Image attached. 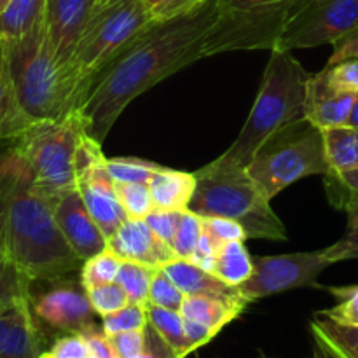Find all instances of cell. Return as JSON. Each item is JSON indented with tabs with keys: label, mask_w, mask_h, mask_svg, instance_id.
I'll use <instances>...</instances> for the list:
<instances>
[{
	"label": "cell",
	"mask_w": 358,
	"mask_h": 358,
	"mask_svg": "<svg viewBox=\"0 0 358 358\" xmlns=\"http://www.w3.org/2000/svg\"><path fill=\"white\" fill-rule=\"evenodd\" d=\"M121 264L122 259L115 255L110 248L93 255L91 259L84 261L83 268H80V285L90 290L96 285L115 282Z\"/></svg>",
	"instance_id": "f546056e"
},
{
	"label": "cell",
	"mask_w": 358,
	"mask_h": 358,
	"mask_svg": "<svg viewBox=\"0 0 358 358\" xmlns=\"http://www.w3.org/2000/svg\"><path fill=\"white\" fill-rule=\"evenodd\" d=\"M103 2L105 0H45L44 30L49 51L63 72L76 83L77 93H79V84L73 73L77 45L87 23ZM80 107H83V98H80Z\"/></svg>",
	"instance_id": "7c38bea8"
},
{
	"label": "cell",
	"mask_w": 358,
	"mask_h": 358,
	"mask_svg": "<svg viewBox=\"0 0 358 358\" xmlns=\"http://www.w3.org/2000/svg\"><path fill=\"white\" fill-rule=\"evenodd\" d=\"M182 212H184V210H182ZM178 219H180V212L154 208L143 220L149 224V227L154 231V234H156L159 240H163L164 243H168L171 247L175 238V231H177L178 226Z\"/></svg>",
	"instance_id": "b9f144b4"
},
{
	"label": "cell",
	"mask_w": 358,
	"mask_h": 358,
	"mask_svg": "<svg viewBox=\"0 0 358 358\" xmlns=\"http://www.w3.org/2000/svg\"><path fill=\"white\" fill-rule=\"evenodd\" d=\"M7 145L31 187L51 203L77 191L80 173L103 154L101 143L87 135L80 110L58 121L31 122Z\"/></svg>",
	"instance_id": "3957f363"
},
{
	"label": "cell",
	"mask_w": 358,
	"mask_h": 358,
	"mask_svg": "<svg viewBox=\"0 0 358 358\" xmlns=\"http://www.w3.org/2000/svg\"><path fill=\"white\" fill-rule=\"evenodd\" d=\"M332 264L336 262L329 248L271 257H254L252 276L236 289L248 303L301 287L320 289L317 282L318 276Z\"/></svg>",
	"instance_id": "8fae6325"
},
{
	"label": "cell",
	"mask_w": 358,
	"mask_h": 358,
	"mask_svg": "<svg viewBox=\"0 0 358 358\" xmlns=\"http://www.w3.org/2000/svg\"><path fill=\"white\" fill-rule=\"evenodd\" d=\"M247 299H219L210 296H185L182 304V317L206 325L215 334H219L226 325L236 320L245 308L248 306Z\"/></svg>",
	"instance_id": "44dd1931"
},
{
	"label": "cell",
	"mask_w": 358,
	"mask_h": 358,
	"mask_svg": "<svg viewBox=\"0 0 358 358\" xmlns=\"http://www.w3.org/2000/svg\"><path fill=\"white\" fill-rule=\"evenodd\" d=\"M210 0H147L154 20H170L180 14L191 13L205 6Z\"/></svg>",
	"instance_id": "7bdbcfd3"
},
{
	"label": "cell",
	"mask_w": 358,
	"mask_h": 358,
	"mask_svg": "<svg viewBox=\"0 0 358 358\" xmlns=\"http://www.w3.org/2000/svg\"><path fill=\"white\" fill-rule=\"evenodd\" d=\"M325 150L331 171H346L358 168V128L341 126L324 131Z\"/></svg>",
	"instance_id": "d4e9b609"
},
{
	"label": "cell",
	"mask_w": 358,
	"mask_h": 358,
	"mask_svg": "<svg viewBox=\"0 0 358 358\" xmlns=\"http://www.w3.org/2000/svg\"><path fill=\"white\" fill-rule=\"evenodd\" d=\"M108 175L114 182H131V184H149L154 175L161 170V164L138 157H114L105 161Z\"/></svg>",
	"instance_id": "4dcf8cb0"
},
{
	"label": "cell",
	"mask_w": 358,
	"mask_h": 358,
	"mask_svg": "<svg viewBox=\"0 0 358 358\" xmlns=\"http://www.w3.org/2000/svg\"><path fill=\"white\" fill-rule=\"evenodd\" d=\"M297 2L252 9H220L219 17L203 38V58L245 49L275 51Z\"/></svg>",
	"instance_id": "9c48e42d"
},
{
	"label": "cell",
	"mask_w": 358,
	"mask_h": 358,
	"mask_svg": "<svg viewBox=\"0 0 358 358\" xmlns=\"http://www.w3.org/2000/svg\"><path fill=\"white\" fill-rule=\"evenodd\" d=\"M6 254V248H3V236H2V226H0V255Z\"/></svg>",
	"instance_id": "db71d44e"
},
{
	"label": "cell",
	"mask_w": 358,
	"mask_h": 358,
	"mask_svg": "<svg viewBox=\"0 0 358 358\" xmlns=\"http://www.w3.org/2000/svg\"><path fill=\"white\" fill-rule=\"evenodd\" d=\"M45 0H10L0 13V42L23 37L44 21Z\"/></svg>",
	"instance_id": "603a6c76"
},
{
	"label": "cell",
	"mask_w": 358,
	"mask_h": 358,
	"mask_svg": "<svg viewBox=\"0 0 358 358\" xmlns=\"http://www.w3.org/2000/svg\"><path fill=\"white\" fill-rule=\"evenodd\" d=\"M52 210L63 236L80 261H87L93 255L107 250V236L90 215L79 191L69 192L52 201Z\"/></svg>",
	"instance_id": "9a60e30c"
},
{
	"label": "cell",
	"mask_w": 358,
	"mask_h": 358,
	"mask_svg": "<svg viewBox=\"0 0 358 358\" xmlns=\"http://www.w3.org/2000/svg\"><path fill=\"white\" fill-rule=\"evenodd\" d=\"M201 236H203L201 217H199L198 213L191 212V210H184V212H180V219H178L177 231H175L171 250L175 252L177 259L191 261V257L194 255L196 247H198Z\"/></svg>",
	"instance_id": "d6a6232c"
},
{
	"label": "cell",
	"mask_w": 358,
	"mask_h": 358,
	"mask_svg": "<svg viewBox=\"0 0 358 358\" xmlns=\"http://www.w3.org/2000/svg\"><path fill=\"white\" fill-rule=\"evenodd\" d=\"M254 271V257L248 254L245 241H229L219 247L213 275L231 287H240Z\"/></svg>",
	"instance_id": "cb8c5ba5"
},
{
	"label": "cell",
	"mask_w": 358,
	"mask_h": 358,
	"mask_svg": "<svg viewBox=\"0 0 358 358\" xmlns=\"http://www.w3.org/2000/svg\"><path fill=\"white\" fill-rule=\"evenodd\" d=\"M147 317H149V324L175 350L178 358L191 355V346H189L187 336H185L184 317H182L180 311L164 310V308L149 304L147 306Z\"/></svg>",
	"instance_id": "484cf974"
},
{
	"label": "cell",
	"mask_w": 358,
	"mask_h": 358,
	"mask_svg": "<svg viewBox=\"0 0 358 358\" xmlns=\"http://www.w3.org/2000/svg\"><path fill=\"white\" fill-rule=\"evenodd\" d=\"M355 98L357 94L339 93L334 87L329 86L324 72L311 73L306 86L304 119L313 122L322 131L348 126Z\"/></svg>",
	"instance_id": "ac0fdd59"
},
{
	"label": "cell",
	"mask_w": 358,
	"mask_h": 358,
	"mask_svg": "<svg viewBox=\"0 0 358 358\" xmlns=\"http://www.w3.org/2000/svg\"><path fill=\"white\" fill-rule=\"evenodd\" d=\"M31 122L21 112L10 86L9 76L0 59V142H9L16 138Z\"/></svg>",
	"instance_id": "4316f807"
},
{
	"label": "cell",
	"mask_w": 358,
	"mask_h": 358,
	"mask_svg": "<svg viewBox=\"0 0 358 358\" xmlns=\"http://www.w3.org/2000/svg\"><path fill=\"white\" fill-rule=\"evenodd\" d=\"M325 177V189H327V198L332 206L338 208L343 198L348 194H358V168H352L346 171H329Z\"/></svg>",
	"instance_id": "60d3db41"
},
{
	"label": "cell",
	"mask_w": 358,
	"mask_h": 358,
	"mask_svg": "<svg viewBox=\"0 0 358 358\" xmlns=\"http://www.w3.org/2000/svg\"><path fill=\"white\" fill-rule=\"evenodd\" d=\"M338 208L345 210L348 215V229L338 243L329 247V252L334 262L358 259V194L345 196Z\"/></svg>",
	"instance_id": "1f68e13d"
},
{
	"label": "cell",
	"mask_w": 358,
	"mask_h": 358,
	"mask_svg": "<svg viewBox=\"0 0 358 358\" xmlns=\"http://www.w3.org/2000/svg\"><path fill=\"white\" fill-rule=\"evenodd\" d=\"M147 325H149L147 308L133 303L114 311V313L101 317V327L107 336L119 334V332L145 331Z\"/></svg>",
	"instance_id": "e575fe53"
},
{
	"label": "cell",
	"mask_w": 358,
	"mask_h": 358,
	"mask_svg": "<svg viewBox=\"0 0 358 358\" xmlns=\"http://www.w3.org/2000/svg\"><path fill=\"white\" fill-rule=\"evenodd\" d=\"M310 331L324 358H358V327L338 324L317 313L310 322Z\"/></svg>",
	"instance_id": "7402d4cb"
},
{
	"label": "cell",
	"mask_w": 358,
	"mask_h": 358,
	"mask_svg": "<svg viewBox=\"0 0 358 358\" xmlns=\"http://www.w3.org/2000/svg\"><path fill=\"white\" fill-rule=\"evenodd\" d=\"M117 358H140L145 346V331L119 332L108 336Z\"/></svg>",
	"instance_id": "ee69618b"
},
{
	"label": "cell",
	"mask_w": 358,
	"mask_h": 358,
	"mask_svg": "<svg viewBox=\"0 0 358 358\" xmlns=\"http://www.w3.org/2000/svg\"><path fill=\"white\" fill-rule=\"evenodd\" d=\"M49 352L55 358H91L90 346L80 334H65L55 341Z\"/></svg>",
	"instance_id": "f6af8a7d"
},
{
	"label": "cell",
	"mask_w": 358,
	"mask_h": 358,
	"mask_svg": "<svg viewBox=\"0 0 358 358\" xmlns=\"http://www.w3.org/2000/svg\"><path fill=\"white\" fill-rule=\"evenodd\" d=\"M31 282L7 254L0 255V313L24 299H31Z\"/></svg>",
	"instance_id": "83f0119b"
},
{
	"label": "cell",
	"mask_w": 358,
	"mask_h": 358,
	"mask_svg": "<svg viewBox=\"0 0 358 358\" xmlns=\"http://www.w3.org/2000/svg\"><path fill=\"white\" fill-rule=\"evenodd\" d=\"M37 320L65 334H83L94 325V310L86 289L77 283H58L41 296H31Z\"/></svg>",
	"instance_id": "4fadbf2b"
},
{
	"label": "cell",
	"mask_w": 358,
	"mask_h": 358,
	"mask_svg": "<svg viewBox=\"0 0 358 358\" xmlns=\"http://www.w3.org/2000/svg\"><path fill=\"white\" fill-rule=\"evenodd\" d=\"M203 220V233L217 245L222 247L229 241H245L248 240L247 231L236 220L224 219V217H201Z\"/></svg>",
	"instance_id": "ab89813d"
},
{
	"label": "cell",
	"mask_w": 358,
	"mask_h": 358,
	"mask_svg": "<svg viewBox=\"0 0 358 358\" xmlns=\"http://www.w3.org/2000/svg\"><path fill=\"white\" fill-rule=\"evenodd\" d=\"M86 292L94 313L100 315V317L114 313V311L121 310V308L129 304L128 294H126V290L117 282L96 285L93 289L86 290Z\"/></svg>",
	"instance_id": "74e56055"
},
{
	"label": "cell",
	"mask_w": 358,
	"mask_h": 358,
	"mask_svg": "<svg viewBox=\"0 0 358 358\" xmlns=\"http://www.w3.org/2000/svg\"><path fill=\"white\" fill-rule=\"evenodd\" d=\"M108 248L122 261L138 262L154 269L163 268L177 259L170 245L159 240L142 219H126L108 238Z\"/></svg>",
	"instance_id": "2e32d148"
},
{
	"label": "cell",
	"mask_w": 358,
	"mask_h": 358,
	"mask_svg": "<svg viewBox=\"0 0 358 358\" xmlns=\"http://www.w3.org/2000/svg\"><path fill=\"white\" fill-rule=\"evenodd\" d=\"M247 171L269 201L303 178L327 175L324 131L308 119L285 126L262 143Z\"/></svg>",
	"instance_id": "52a82bcc"
},
{
	"label": "cell",
	"mask_w": 358,
	"mask_h": 358,
	"mask_svg": "<svg viewBox=\"0 0 358 358\" xmlns=\"http://www.w3.org/2000/svg\"><path fill=\"white\" fill-rule=\"evenodd\" d=\"M9 2H10V0H0V13H2V10L6 9L7 6H9Z\"/></svg>",
	"instance_id": "11a10c76"
},
{
	"label": "cell",
	"mask_w": 358,
	"mask_h": 358,
	"mask_svg": "<svg viewBox=\"0 0 358 358\" xmlns=\"http://www.w3.org/2000/svg\"><path fill=\"white\" fill-rule=\"evenodd\" d=\"M185 294L173 283V280L163 271V268L156 269L152 283H150L149 304L164 310L180 311L184 304Z\"/></svg>",
	"instance_id": "8d00e7d4"
},
{
	"label": "cell",
	"mask_w": 358,
	"mask_h": 358,
	"mask_svg": "<svg viewBox=\"0 0 358 358\" xmlns=\"http://www.w3.org/2000/svg\"><path fill=\"white\" fill-rule=\"evenodd\" d=\"M80 336H84V339H86L87 346H90L91 357L93 358H117L110 339H108V336L103 332V327H98V325L94 324L93 327H90Z\"/></svg>",
	"instance_id": "bcb514c9"
},
{
	"label": "cell",
	"mask_w": 358,
	"mask_h": 358,
	"mask_svg": "<svg viewBox=\"0 0 358 358\" xmlns=\"http://www.w3.org/2000/svg\"><path fill=\"white\" fill-rule=\"evenodd\" d=\"M289 2H297V0H219L220 9H252V7L278 6Z\"/></svg>",
	"instance_id": "816d5d0a"
},
{
	"label": "cell",
	"mask_w": 358,
	"mask_h": 358,
	"mask_svg": "<svg viewBox=\"0 0 358 358\" xmlns=\"http://www.w3.org/2000/svg\"><path fill=\"white\" fill-rule=\"evenodd\" d=\"M327 290L338 299V304L320 311L318 315L338 324L358 327V285L329 287Z\"/></svg>",
	"instance_id": "d590c367"
},
{
	"label": "cell",
	"mask_w": 358,
	"mask_h": 358,
	"mask_svg": "<svg viewBox=\"0 0 358 358\" xmlns=\"http://www.w3.org/2000/svg\"><path fill=\"white\" fill-rule=\"evenodd\" d=\"M105 161L107 157L101 154L80 173L77 191H79L90 215L93 217V220L108 240L122 226L128 215L119 201L117 192H115V182L108 175Z\"/></svg>",
	"instance_id": "5bb4252c"
},
{
	"label": "cell",
	"mask_w": 358,
	"mask_h": 358,
	"mask_svg": "<svg viewBox=\"0 0 358 358\" xmlns=\"http://www.w3.org/2000/svg\"><path fill=\"white\" fill-rule=\"evenodd\" d=\"M115 192L128 219H145L154 210L149 184L115 182Z\"/></svg>",
	"instance_id": "836d02e7"
},
{
	"label": "cell",
	"mask_w": 358,
	"mask_h": 358,
	"mask_svg": "<svg viewBox=\"0 0 358 358\" xmlns=\"http://www.w3.org/2000/svg\"><path fill=\"white\" fill-rule=\"evenodd\" d=\"M329 86L339 93L358 94V58L343 59V62L327 65L324 70Z\"/></svg>",
	"instance_id": "f35d334b"
},
{
	"label": "cell",
	"mask_w": 358,
	"mask_h": 358,
	"mask_svg": "<svg viewBox=\"0 0 358 358\" xmlns=\"http://www.w3.org/2000/svg\"><path fill=\"white\" fill-rule=\"evenodd\" d=\"M196 191L189 210L199 217L236 220L248 238L285 241V226L269 206V199L248 175L247 168L213 159L194 171Z\"/></svg>",
	"instance_id": "8992f818"
},
{
	"label": "cell",
	"mask_w": 358,
	"mask_h": 358,
	"mask_svg": "<svg viewBox=\"0 0 358 358\" xmlns=\"http://www.w3.org/2000/svg\"><path fill=\"white\" fill-rule=\"evenodd\" d=\"M38 358H55V357H52V353H51V352H44V353H42V355L38 357Z\"/></svg>",
	"instance_id": "9f6ffc18"
},
{
	"label": "cell",
	"mask_w": 358,
	"mask_h": 358,
	"mask_svg": "<svg viewBox=\"0 0 358 358\" xmlns=\"http://www.w3.org/2000/svg\"><path fill=\"white\" fill-rule=\"evenodd\" d=\"M0 226L6 254L31 283L56 282L83 268L56 222L52 203L31 187L9 145L0 154Z\"/></svg>",
	"instance_id": "7a4b0ae2"
},
{
	"label": "cell",
	"mask_w": 358,
	"mask_h": 358,
	"mask_svg": "<svg viewBox=\"0 0 358 358\" xmlns=\"http://www.w3.org/2000/svg\"><path fill=\"white\" fill-rule=\"evenodd\" d=\"M44 352V336L31 310V299L0 313V358H38Z\"/></svg>",
	"instance_id": "e0dca14e"
},
{
	"label": "cell",
	"mask_w": 358,
	"mask_h": 358,
	"mask_svg": "<svg viewBox=\"0 0 358 358\" xmlns=\"http://www.w3.org/2000/svg\"><path fill=\"white\" fill-rule=\"evenodd\" d=\"M348 126H353V128H358V94H357V98H355V103H353L352 114H350Z\"/></svg>",
	"instance_id": "f5cc1de1"
},
{
	"label": "cell",
	"mask_w": 358,
	"mask_h": 358,
	"mask_svg": "<svg viewBox=\"0 0 358 358\" xmlns=\"http://www.w3.org/2000/svg\"><path fill=\"white\" fill-rule=\"evenodd\" d=\"M313 358H324V357H322V353L318 352V350H315V355H313Z\"/></svg>",
	"instance_id": "6f0895ef"
},
{
	"label": "cell",
	"mask_w": 358,
	"mask_h": 358,
	"mask_svg": "<svg viewBox=\"0 0 358 358\" xmlns=\"http://www.w3.org/2000/svg\"><path fill=\"white\" fill-rule=\"evenodd\" d=\"M140 358H178L175 350L157 334L152 325L145 327V346Z\"/></svg>",
	"instance_id": "7dc6e473"
},
{
	"label": "cell",
	"mask_w": 358,
	"mask_h": 358,
	"mask_svg": "<svg viewBox=\"0 0 358 358\" xmlns=\"http://www.w3.org/2000/svg\"><path fill=\"white\" fill-rule=\"evenodd\" d=\"M0 59L17 105L30 122L58 121L80 108L76 83L49 51L44 21L23 37L0 42Z\"/></svg>",
	"instance_id": "277c9868"
},
{
	"label": "cell",
	"mask_w": 358,
	"mask_h": 358,
	"mask_svg": "<svg viewBox=\"0 0 358 358\" xmlns=\"http://www.w3.org/2000/svg\"><path fill=\"white\" fill-rule=\"evenodd\" d=\"M217 252H219V247L203 233L201 240H199L198 247H196L194 255L191 257V262H194L199 268L206 269V271L213 273V268H215L217 261Z\"/></svg>",
	"instance_id": "c3c4849f"
},
{
	"label": "cell",
	"mask_w": 358,
	"mask_h": 358,
	"mask_svg": "<svg viewBox=\"0 0 358 358\" xmlns=\"http://www.w3.org/2000/svg\"><path fill=\"white\" fill-rule=\"evenodd\" d=\"M358 28V0H299L275 51L332 44Z\"/></svg>",
	"instance_id": "30bf717a"
},
{
	"label": "cell",
	"mask_w": 358,
	"mask_h": 358,
	"mask_svg": "<svg viewBox=\"0 0 358 358\" xmlns=\"http://www.w3.org/2000/svg\"><path fill=\"white\" fill-rule=\"evenodd\" d=\"M310 77L311 73L306 72L290 51H271L247 122L233 145L217 161L247 168L269 136L304 119Z\"/></svg>",
	"instance_id": "5b68a950"
},
{
	"label": "cell",
	"mask_w": 358,
	"mask_h": 358,
	"mask_svg": "<svg viewBox=\"0 0 358 358\" xmlns=\"http://www.w3.org/2000/svg\"><path fill=\"white\" fill-rule=\"evenodd\" d=\"M220 14L219 0L170 17L154 20L93 80L79 108L87 135L103 143L124 108L159 80L203 58V38Z\"/></svg>",
	"instance_id": "6da1fadb"
},
{
	"label": "cell",
	"mask_w": 358,
	"mask_h": 358,
	"mask_svg": "<svg viewBox=\"0 0 358 358\" xmlns=\"http://www.w3.org/2000/svg\"><path fill=\"white\" fill-rule=\"evenodd\" d=\"M154 273H156V269L149 268V266L138 264V262L122 261L115 282L126 290V294L129 297V303L147 308L149 306V292Z\"/></svg>",
	"instance_id": "f1b7e54d"
},
{
	"label": "cell",
	"mask_w": 358,
	"mask_h": 358,
	"mask_svg": "<svg viewBox=\"0 0 358 358\" xmlns=\"http://www.w3.org/2000/svg\"><path fill=\"white\" fill-rule=\"evenodd\" d=\"M163 271L173 280L175 285L185 294V296H210L219 299H245L240 296L236 287H231L217 278L213 273L199 268L194 262L185 259H173L163 266Z\"/></svg>",
	"instance_id": "d6986e66"
},
{
	"label": "cell",
	"mask_w": 358,
	"mask_h": 358,
	"mask_svg": "<svg viewBox=\"0 0 358 358\" xmlns=\"http://www.w3.org/2000/svg\"><path fill=\"white\" fill-rule=\"evenodd\" d=\"M196 175L163 166L149 182L154 208L182 212L189 210L196 191Z\"/></svg>",
	"instance_id": "ffe728a7"
},
{
	"label": "cell",
	"mask_w": 358,
	"mask_h": 358,
	"mask_svg": "<svg viewBox=\"0 0 358 358\" xmlns=\"http://www.w3.org/2000/svg\"><path fill=\"white\" fill-rule=\"evenodd\" d=\"M350 58H358V28L350 31V34L346 35V37H343L341 41L336 42L334 51H332L327 65H334V63Z\"/></svg>",
	"instance_id": "f907efd6"
},
{
	"label": "cell",
	"mask_w": 358,
	"mask_h": 358,
	"mask_svg": "<svg viewBox=\"0 0 358 358\" xmlns=\"http://www.w3.org/2000/svg\"><path fill=\"white\" fill-rule=\"evenodd\" d=\"M91 358H93V357H91Z\"/></svg>",
	"instance_id": "680465c9"
},
{
	"label": "cell",
	"mask_w": 358,
	"mask_h": 358,
	"mask_svg": "<svg viewBox=\"0 0 358 358\" xmlns=\"http://www.w3.org/2000/svg\"><path fill=\"white\" fill-rule=\"evenodd\" d=\"M154 21L147 0H105L87 23L73 58L83 103L93 80Z\"/></svg>",
	"instance_id": "ba28073f"
},
{
	"label": "cell",
	"mask_w": 358,
	"mask_h": 358,
	"mask_svg": "<svg viewBox=\"0 0 358 358\" xmlns=\"http://www.w3.org/2000/svg\"><path fill=\"white\" fill-rule=\"evenodd\" d=\"M184 327L189 346H191V353H194L196 350H199L201 346L208 345V343L217 336L212 329H208L203 324H198V322L194 320H189V318H184Z\"/></svg>",
	"instance_id": "681fc988"
}]
</instances>
